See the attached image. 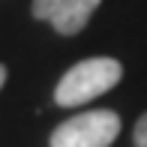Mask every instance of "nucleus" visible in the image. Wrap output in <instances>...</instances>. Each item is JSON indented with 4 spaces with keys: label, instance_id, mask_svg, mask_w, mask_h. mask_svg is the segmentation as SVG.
Wrapping results in <instances>:
<instances>
[{
    "label": "nucleus",
    "instance_id": "1",
    "mask_svg": "<svg viewBox=\"0 0 147 147\" xmlns=\"http://www.w3.org/2000/svg\"><path fill=\"white\" fill-rule=\"evenodd\" d=\"M123 78V66L114 57H87L81 63H75L72 69H66V75L57 81L54 87V102L63 108H75L81 102L108 93L117 87Z\"/></svg>",
    "mask_w": 147,
    "mask_h": 147
},
{
    "label": "nucleus",
    "instance_id": "2",
    "mask_svg": "<svg viewBox=\"0 0 147 147\" xmlns=\"http://www.w3.org/2000/svg\"><path fill=\"white\" fill-rule=\"evenodd\" d=\"M120 135V114L108 108H90L54 126L48 147H111Z\"/></svg>",
    "mask_w": 147,
    "mask_h": 147
},
{
    "label": "nucleus",
    "instance_id": "3",
    "mask_svg": "<svg viewBox=\"0 0 147 147\" xmlns=\"http://www.w3.org/2000/svg\"><path fill=\"white\" fill-rule=\"evenodd\" d=\"M102 0H33V18H42L60 36H75L87 27Z\"/></svg>",
    "mask_w": 147,
    "mask_h": 147
},
{
    "label": "nucleus",
    "instance_id": "4",
    "mask_svg": "<svg viewBox=\"0 0 147 147\" xmlns=\"http://www.w3.org/2000/svg\"><path fill=\"white\" fill-rule=\"evenodd\" d=\"M132 144L135 147H147V114L138 117L135 129H132Z\"/></svg>",
    "mask_w": 147,
    "mask_h": 147
},
{
    "label": "nucleus",
    "instance_id": "5",
    "mask_svg": "<svg viewBox=\"0 0 147 147\" xmlns=\"http://www.w3.org/2000/svg\"><path fill=\"white\" fill-rule=\"evenodd\" d=\"M3 81H6V66L0 63V87H3Z\"/></svg>",
    "mask_w": 147,
    "mask_h": 147
}]
</instances>
